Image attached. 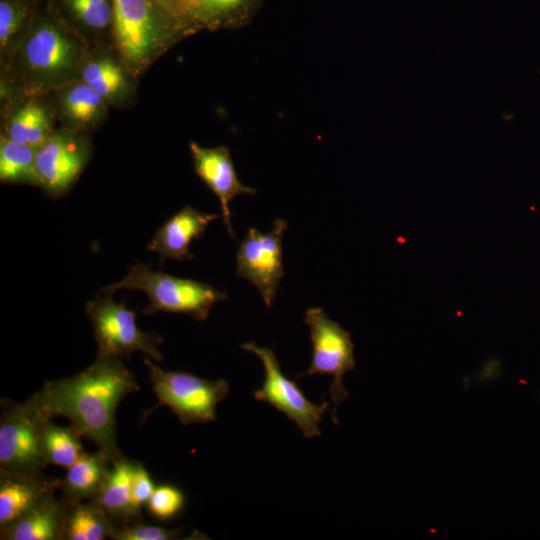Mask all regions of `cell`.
<instances>
[{
  "label": "cell",
  "instance_id": "6da1fadb",
  "mask_svg": "<svg viewBox=\"0 0 540 540\" xmlns=\"http://www.w3.org/2000/svg\"><path fill=\"white\" fill-rule=\"evenodd\" d=\"M140 389L122 357L97 356L76 375L47 381L35 392L50 419L67 418L110 461L123 455L116 443L115 413L120 401Z\"/></svg>",
  "mask_w": 540,
  "mask_h": 540
},
{
  "label": "cell",
  "instance_id": "7a4b0ae2",
  "mask_svg": "<svg viewBox=\"0 0 540 540\" xmlns=\"http://www.w3.org/2000/svg\"><path fill=\"white\" fill-rule=\"evenodd\" d=\"M88 50L44 5L6 61L20 94L40 96L78 79Z\"/></svg>",
  "mask_w": 540,
  "mask_h": 540
},
{
  "label": "cell",
  "instance_id": "3957f363",
  "mask_svg": "<svg viewBox=\"0 0 540 540\" xmlns=\"http://www.w3.org/2000/svg\"><path fill=\"white\" fill-rule=\"evenodd\" d=\"M113 4L115 49L134 77L174 44L197 32L186 16L158 0H113Z\"/></svg>",
  "mask_w": 540,
  "mask_h": 540
},
{
  "label": "cell",
  "instance_id": "277c9868",
  "mask_svg": "<svg viewBox=\"0 0 540 540\" xmlns=\"http://www.w3.org/2000/svg\"><path fill=\"white\" fill-rule=\"evenodd\" d=\"M119 289L141 290L150 304L144 314L157 312L182 313L202 321L214 304L227 298V293L192 279L178 278L162 271H154L149 263H136L119 282L100 291L114 293Z\"/></svg>",
  "mask_w": 540,
  "mask_h": 540
},
{
  "label": "cell",
  "instance_id": "5b68a950",
  "mask_svg": "<svg viewBox=\"0 0 540 540\" xmlns=\"http://www.w3.org/2000/svg\"><path fill=\"white\" fill-rule=\"evenodd\" d=\"M50 420L36 393L2 408L0 472L40 474L49 464L43 452V429Z\"/></svg>",
  "mask_w": 540,
  "mask_h": 540
},
{
  "label": "cell",
  "instance_id": "8992f818",
  "mask_svg": "<svg viewBox=\"0 0 540 540\" xmlns=\"http://www.w3.org/2000/svg\"><path fill=\"white\" fill-rule=\"evenodd\" d=\"M153 391L159 403L165 405L183 425L212 422L216 407L229 392L223 380H207L188 372L165 371L146 358Z\"/></svg>",
  "mask_w": 540,
  "mask_h": 540
},
{
  "label": "cell",
  "instance_id": "52a82bcc",
  "mask_svg": "<svg viewBox=\"0 0 540 540\" xmlns=\"http://www.w3.org/2000/svg\"><path fill=\"white\" fill-rule=\"evenodd\" d=\"M112 295L111 292L100 291L85 305L97 342V356L123 357L140 351L162 361L158 346L163 337L140 330L136 324V313L128 309L124 301L116 302Z\"/></svg>",
  "mask_w": 540,
  "mask_h": 540
},
{
  "label": "cell",
  "instance_id": "ba28073f",
  "mask_svg": "<svg viewBox=\"0 0 540 540\" xmlns=\"http://www.w3.org/2000/svg\"><path fill=\"white\" fill-rule=\"evenodd\" d=\"M305 323L309 327L313 355L308 370L296 375V378L314 374H329L333 377L328 392L334 404L332 418L337 424L336 408L348 396L342 378L347 371L355 368L354 344L350 333L331 320L320 307L307 309Z\"/></svg>",
  "mask_w": 540,
  "mask_h": 540
},
{
  "label": "cell",
  "instance_id": "9c48e42d",
  "mask_svg": "<svg viewBox=\"0 0 540 540\" xmlns=\"http://www.w3.org/2000/svg\"><path fill=\"white\" fill-rule=\"evenodd\" d=\"M241 348L256 354L265 370L263 385L253 393L254 398L283 412L297 425L305 438L319 436V424L328 410L329 402L325 401L321 405L311 402L296 382L283 374L271 349L253 342L244 343Z\"/></svg>",
  "mask_w": 540,
  "mask_h": 540
},
{
  "label": "cell",
  "instance_id": "30bf717a",
  "mask_svg": "<svg viewBox=\"0 0 540 540\" xmlns=\"http://www.w3.org/2000/svg\"><path fill=\"white\" fill-rule=\"evenodd\" d=\"M92 155V145L84 133L63 128L36 148L37 186L52 198L66 194L77 181Z\"/></svg>",
  "mask_w": 540,
  "mask_h": 540
},
{
  "label": "cell",
  "instance_id": "8fae6325",
  "mask_svg": "<svg viewBox=\"0 0 540 540\" xmlns=\"http://www.w3.org/2000/svg\"><path fill=\"white\" fill-rule=\"evenodd\" d=\"M286 229L283 219H276L273 228L266 233L250 227L236 255L237 275L257 288L268 308L284 275L282 238Z\"/></svg>",
  "mask_w": 540,
  "mask_h": 540
},
{
  "label": "cell",
  "instance_id": "7c38bea8",
  "mask_svg": "<svg viewBox=\"0 0 540 540\" xmlns=\"http://www.w3.org/2000/svg\"><path fill=\"white\" fill-rule=\"evenodd\" d=\"M189 148L195 173L218 198L223 224L228 233L235 237L229 203L240 194H256V190L240 182L227 147H203L191 142Z\"/></svg>",
  "mask_w": 540,
  "mask_h": 540
},
{
  "label": "cell",
  "instance_id": "4fadbf2b",
  "mask_svg": "<svg viewBox=\"0 0 540 540\" xmlns=\"http://www.w3.org/2000/svg\"><path fill=\"white\" fill-rule=\"evenodd\" d=\"M219 217V214L204 213L186 205L156 231L147 249L159 255L161 264L167 259L191 260L194 258L190 251L192 241L201 238L208 225Z\"/></svg>",
  "mask_w": 540,
  "mask_h": 540
},
{
  "label": "cell",
  "instance_id": "5bb4252c",
  "mask_svg": "<svg viewBox=\"0 0 540 540\" xmlns=\"http://www.w3.org/2000/svg\"><path fill=\"white\" fill-rule=\"evenodd\" d=\"M134 75L119 54L108 50H88L79 78L108 106H123L134 94Z\"/></svg>",
  "mask_w": 540,
  "mask_h": 540
},
{
  "label": "cell",
  "instance_id": "9a60e30c",
  "mask_svg": "<svg viewBox=\"0 0 540 540\" xmlns=\"http://www.w3.org/2000/svg\"><path fill=\"white\" fill-rule=\"evenodd\" d=\"M45 5L87 44L112 37L113 0H47Z\"/></svg>",
  "mask_w": 540,
  "mask_h": 540
},
{
  "label": "cell",
  "instance_id": "2e32d148",
  "mask_svg": "<svg viewBox=\"0 0 540 540\" xmlns=\"http://www.w3.org/2000/svg\"><path fill=\"white\" fill-rule=\"evenodd\" d=\"M60 480L43 473L0 472V530L12 524L43 498L59 490Z\"/></svg>",
  "mask_w": 540,
  "mask_h": 540
},
{
  "label": "cell",
  "instance_id": "e0dca14e",
  "mask_svg": "<svg viewBox=\"0 0 540 540\" xmlns=\"http://www.w3.org/2000/svg\"><path fill=\"white\" fill-rule=\"evenodd\" d=\"M71 503L52 493L6 528L2 540H64L66 520Z\"/></svg>",
  "mask_w": 540,
  "mask_h": 540
},
{
  "label": "cell",
  "instance_id": "ac0fdd59",
  "mask_svg": "<svg viewBox=\"0 0 540 540\" xmlns=\"http://www.w3.org/2000/svg\"><path fill=\"white\" fill-rule=\"evenodd\" d=\"M137 461L124 455L111 462V467L98 492L89 502L99 507L115 526L144 520L132 504L131 482Z\"/></svg>",
  "mask_w": 540,
  "mask_h": 540
},
{
  "label": "cell",
  "instance_id": "d6986e66",
  "mask_svg": "<svg viewBox=\"0 0 540 540\" xmlns=\"http://www.w3.org/2000/svg\"><path fill=\"white\" fill-rule=\"evenodd\" d=\"M56 111L37 95H24V98L11 105L1 135L8 139L39 147L55 130Z\"/></svg>",
  "mask_w": 540,
  "mask_h": 540
},
{
  "label": "cell",
  "instance_id": "ffe728a7",
  "mask_svg": "<svg viewBox=\"0 0 540 540\" xmlns=\"http://www.w3.org/2000/svg\"><path fill=\"white\" fill-rule=\"evenodd\" d=\"M54 92V109L66 128L84 133L96 128L107 115L108 105L80 78Z\"/></svg>",
  "mask_w": 540,
  "mask_h": 540
},
{
  "label": "cell",
  "instance_id": "44dd1931",
  "mask_svg": "<svg viewBox=\"0 0 540 540\" xmlns=\"http://www.w3.org/2000/svg\"><path fill=\"white\" fill-rule=\"evenodd\" d=\"M263 0H193L186 16L198 31L239 29L249 25Z\"/></svg>",
  "mask_w": 540,
  "mask_h": 540
},
{
  "label": "cell",
  "instance_id": "7402d4cb",
  "mask_svg": "<svg viewBox=\"0 0 540 540\" xmlns=\"http://www.w3.org/2000/svg\"><path fill=\"white\" fill-rule=\"evenodd\" d=\"M111 462L100 450L86 452L60 480L61 497L71 504L92 499L100 489Z\"/></svg>",
  "mask_w": 540,
  "mask_h": 540
},
{
  "label": "cell",
  "instance_id": "603a6c76",
  "mask_svg": "<svg viewBox=\"0 0 540 540\" xmlns=\"http://www.w3.org/2000/svg\"><path fill=\"white\" fill-rule=\"evenodd\" d=\"M39 9L37 0H0V52L2 60L8 59Z\"/></svg>",
  "mask_w": 540,
  "mask_h": 540
},
{
  "label": "cell",
  "instance_id": "cb8c5ba5",
  "mask_svg": "<svg viewBox=\"0 0 540 540\" xmlns=\"http://www.w3.org/2000/svg\"><path fill=\"white\" fill-rule=\"evenodd\" d=\"M115 524L95 504L87 501L69 507L64 540H102L110 537Z\"/></svg>",
  "mask_w": 540,
  "mask_h": 540
},
{
  "label": "cell",
  "instance_id": "d4e9b609",
  "mask_svg": "<svg viewBox=\"0 0 540 540\" xmlns=\"http://www.w3.org/2000/svg\"><path fill=\"white\" fill-rule=\"evenodd\" d=\"M36 148L21 144L1 135L0 180L2 183L37 186L35 169Z\"/></svg>",
  "mask_w": 540,
  "mask_h": 540
},
{
  "label": "cell",
  "instance_id": "484cf974",
  "mask_svg": "<svg viewBox=\"0 0 540 540\" xmlns=\"http://www.w3.org/2000/svg\"><path fill=\"white\" fill-rule=\"evenodd\" d=\"M81 437L73 426L62 427L48 420L42 440L47 462L69 468L86 453Z\"/></svg>",
  "mask_w": 540,
  "mask_h": 540
},
{
  "label": "cell",
  "instance_id": "4316f807",
  "mask_svg": "<svg viewBox=\"0 0 540 540\" xmlns=\"http://www.w3.org/2000/svg\"><path fill=\"white\" fill-rule=\"evenodd\" d=\"M185 504L183 492L173 485L155 487L146 503L149 512L157 519L168 520L178 515Z\"/></svg>",
  "mask_w": 540,
  "mask_h": 540
},
{
  "label": "cell",
  "instance_id": "83f0119b",
  "mask_svg": "<svg viewBox=\"0 0 540 540\" xmlns=\"http://www.w3.org/2000/svg\"><path fill=\"white\" fill-rule=\"evenodd\" d=\"M182 535L181 529L150 525L144 520L115 526L110 534L114 540H173Z\"/></svg>",
  "mask_w": 540,
  "mask_h": 540
},
{
  "label": "cell",
  "instance_id": "f1b7e54d",
  "mask_svg": "<svg viewBox=\"0 0 540 540\" xmlns=\"http://www.w3.org/2000/svg\"><path fill=\"white\" fill-rule=\"evenodd\" d=\"M155 487L145 467L138 462L135 467L131 482V499L134 507L141 511L153 494Z\"/></svg>",
  "mask_w": 540,
  "mask_h": 540
},
{
  "label": "cell",
  "instance_id": "f546056e",
  "mask_svg": "<svg viewBox=\"0 0 540 540\" xmlns=\"http://www.w3.org/2000/svg\"><path fill=\"white\" fill-rule=\"evenodd\" d=\"M171 10L186 16V11L193 0H158ZM187 17V16H186Z\"/></svg>",
  "mask_w": 540,
  "mask_h": 540
},
{
  "label": "cell",
  "instance_id": "4dcf8cb0",
  "mask_svg": "<svg viewBox=\"0 0 540 540\" xmlns=\"http://www.w3.org/2000/svg\"><path fill=\"white\" fill-rule=\"evenodd\" d=\"M47 1V0H46Z\"/></svg>",
  "mask_w": 540,
  "mask_h": 540
}]
</instances>
